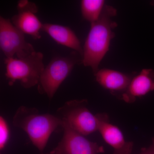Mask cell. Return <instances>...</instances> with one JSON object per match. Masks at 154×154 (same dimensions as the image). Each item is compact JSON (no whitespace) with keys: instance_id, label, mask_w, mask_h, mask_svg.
Wrapping results in <instances>:
<instances>
[{"instance_id":"obj_2","label":"cell","mask_w":154,"mask_h":154,"mask_svg":"<svg viewBox=\"0 0 154 154\" xmlns=\"http://www.w3.org/2000/svg\"><path fill=\"white\" fill-rule=\"evenodd\" d=\"M13 123L25 131L33 145L42 153L51 135L62 127L63 122L56 116L40 114L36 108L22 106L16 111Z\"/></svg>"},{"instance_id":"obj_14","label":"cell","mask_w":154,"mask_h":154,"mask_svg":"<svg viewBox=\"0 0 154 154\" xmlns=\"http://www.w3.org/2000/svg\"><path fill=\"white\" fill-rule=\"evenodd\" d=\"M10 131L8 123L3 116L0 117V150H3L8 143Z\"/></svg>"},{"instance_id":"obj_10","label":"cell","mask_w":154,"mask_h":154,"mask_svg":"<svg viewBox=\"0 0 154 154\" xmlns=\"http://www.w3.org/2000/svg\"><path fill=\"white\" fill-rule=\"evenodd\" d=\"M154 91V70L143 69L133 77L126 91L122 94L125 102L132 103L138 98L142 97Z\"/></svg>"},{"instance_id":"obj_4","label":"cell","mask_w":154,"mask_h":154,"mask_svg":"<svg viewBox=\"0 0 154 154\" xmlns=\"http://www.w3.org/2000/svg\"><path fill=\"white\" fill-rule=\"evenodd\" d=\"M86 101H68L59 108L58 117L73 130L84 136L88 135L98 131L99 120L86 107Z\"/></svg>"},{"instance_id":"obj_8","label":"cell","mask_w":154,"mask_h":154,"mask_svg":"<svg viewBox=\"0 0 154 154\" xmlns=\"http://www.w3.org/2000/svg\"><path fill=\"white\" fill-rule=\"evenodd\" d=\"M17 10L18 14L11 19L14 26L24 34L32 36L33 39H40V31L43 24L36 16L38 8L36 5L27 0L19 1Z\"/></svg>"},{"instance_id":"obj_12","label":"cell","mask_w":154,"mask_h":154,"mask_svg":"<svg viewBox=\"0 0 154 154\" xmlns=\"http://www.w3.org/2000/svg\"><path fill=\"white\" fill-rule=\"evenodd\" d=\"M42 30L46 32L59 44L74 50L82 56L83 49L81 42L75 32L66 26L45 23Z\"/></svg>"},{"instance_id":"obj_1","label":"cell","mask_w":154,"mask_h":154,"mask_svg":"<svg viewBox=\"0 0 154 154\" xmlns=\"http://www.w3.org/2000/svg\"><path fill=\"white\" fill-rule=\"evenodd\" d=\"M116 14L115 8L105 5L99 19L91 23L83 48L82 63L85 66L90 67L94 75L99 70V64L109 51L110 42L115 36L114 30L117 24L112 19Z\"/></svg>"},{"instance_id":"obj_11","label":"cell","mask_w":154,"mask_h":154,"mask_svg":"<svg viewBox=\"0 0 154 154\" xmlns=\"http://www.w3.org/2000/svg\"><path fill=\"white\" fill-rule=\"evenodd\" d=\"M96 82L102 88L111 92L126 91L133 77L131 75L115 70L104 68L95 75Z\"/></svg>"},{"instance_id":"obj_6","label":"cell","mask_w":154,"mask_h":154,"mask_svg":"<svg viewBox=\"0 0 154 154\" xmlns=\"http://www.w3.org/2000/svg\"><path fill=\"white\" fill-rule=\"evenodd\" d=\"M0 47L6 58L26 57L35 52L26 42L25 34L16 28L11 20L0 17Z\"/></svg>"},{"instance_id":"obj_15","label":"cell","mask_w":154,"mask_h":154,"mask_svg":"<svg viewBox=\"0 0 154 154\" xmlns=\"http://www.w3.org/2000/svg\"><path fill=\"white\" fill-rule=\"evenodd\" d=\"M139 154H154V139L152 144L148 147L143 149Z\"/></svg>"},{"instance_id":"obj_16","label":"cell","mask_w":154,"mask_h":154,"mask_svg":"<svg viewBox=\"0 0 154 154\" xmlns=\"http://www.w3.org/2000/svg\"><path fill=\"white\" fill-rule=\"evenodd\" d=\"M40 154H49V153L48 154H43V153H41Z\"/></svg>"},{"instance_id":"obj_3","label":"cell","mask_w":154,"mask_h":154,"mask_svg":"<svg viewBox=\"0 0 154 154\" xmlns=\"http://www.w3.org/2000/svg\"><path fill=\"white\" fill-rule=\"evenodd\" d=\"M5 76L9 85L19 81L22 87L30 88L38 85L45 66L43 55L35 51L22 58H6Z\"/></svg>"},{"instance_id":"obj_13","label":"cell","mask_w":154,"mask_h":154,"mask_svg":"<svg viewBox=\"0 0 154 154\" xmlns=\"http://www.w3.org/2000/svg\"><path fill=\"white\" fill-rule=\"evenodd\" d=\"M105 5L104 0H82L81 8L84 19L93 23L97 21Z\"/></svg>"},{"instance_id":"obj_9","label":"cell","mask_w":154,"mask_h":154,"mask_svg":"<svg viewBox=\"0 0 154 154\" xmlns=\"http://www.w3.org/2000/svg\"><path fill=\"white\" fill-rule=\"evenodd\" d=\"M99 120L98 131L104 140L113 150V154H131L133 143L125 140L119 128L108 121L105 114H97Z\"/></svg>"},{"instance_id":"obj_5","label":"cell","mask_w":154,"mask_h":154,"mask_svg":"<svg viewBox=\"0 0 154 154\" xmlns=\"http://www.w3.org/2000/svg\"><path fill=\"white\" fill-rule=\"evenodd\" d=\"M73 53L65 57H55L45 67L38 84L39 93L46 94L49 99H52L79 62V59Z\"/></svg>"},{"instance_id":"obj_7","label":"cell","mask_w":154,"mask_h":154,"mask_svg":"<svg viewBox=\"0 0 154 154\" xmlns=\"http://www.w3.org/2000/svg\"><path fill=\"white\" fill-rule=\"evenodd\" d=\"M62 127V138L49 154H99L103 152L102 147L88 140L63 122Z\"/></svg>"}]
</instances>
